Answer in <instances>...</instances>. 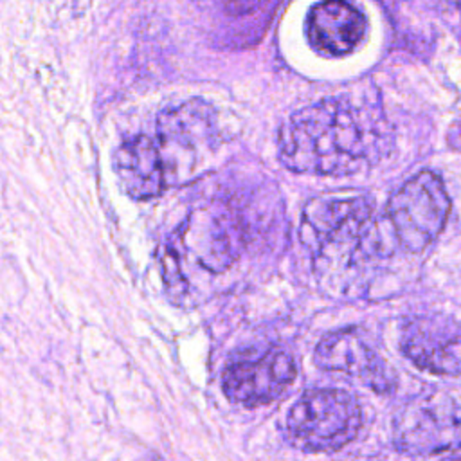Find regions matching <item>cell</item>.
Instances as JSON below:
<instances>
[{"label":"cell","mask_w":461,"mask_h":461,"mask_svg":"<svg viewBox=\"0 0 461 461\" xmlns=\"http://www.w3.org/2000/svg\"><path fill=\"white\" fill-rule=\"evenodd\" d=\"M384 144L375 113L346 95L294 112L279 130L281 162L310 175L364 171L378 160Z\"/></svg>","instance_id":"obj_1"},{"label":"cell","mask_w":461,"mask_h":461,"mask_svg":"<svg viewBox=\"0 0 461 461\" xmlns=\"http://www.w3.org/2000/svg\"><path fill=\"white\" fill-rule=\"evenodd\" d=\"M301 241L319 270L339 276L385 254L375 207L364 194L312 198L303 209Z\"/></svg>","instance_id":"obj_2"},{"label":"cell","mask_w":461,"mask_h":461,"mask_svg":"<svg viewBox=\"0 0 461 461\" xmlns=\"http://www.w3.org/2000/svg\"><path fill=\"white\" fill-rule=\"evenodd\" d=\"M362 409L344 389H310L299 396L286 416L292 443L308 452H333L358 434Z\"/></svg>","instance_id":"obj_3"},{"label":"cell","mask_w":461,"mask_h":461,"mask_svg":"<svg viewBox=\"0 0 461 461\" xmlns=\"http://www.w3.org/2000/svg\"><path fill=\"white\" fill-rule=\"evenodd\" d=\"M166 167L169 187L191 178L216 148V113L202 99L160 112L153 137Z\"/></svg>","instance_id":"obj_4"},{"label":"cell","mask_w":461,"mask_h":461,"mask_svg":"<svg viewBox=\"0 0 461 461\" xmlns=\"http://www.w3.org/2000/svg\"><path fill=\"white\" fill-rule=\"evenodd\" d=\"M450 198L443 180L432 171H420L403 182L387 202V220L398 245L418 254L443 230Z\"/></svg>","instance_id":"obj_5"},{"label":"cell","mask_w":461,"mask_h":461,"mask_svg":"<svg viewBox=\"0 0 461 461\" xmlns=\"http://www.w3.org/2000/svg\"><path fill=\"white\" fill-rule=\"evenodd\" d=\"M241 227L238 216L229 209L194 211L178 227L176 236L166 247V256L180 259H162L164 272L182 261L196 263L211 274L225 272L240 254Z\"/></svg>","instance_id":"obj_6"},{"label":"cell","mask_w":461,"mask_h":461,"mask_svg":"<svg viewBox=\"0 0 461 461\" xmlns=\"http://www.w3.org/2000/svg\"><path fill=\"white\" fill-rule=\"evenodd\" d=\"M393 441L412 456L461 448V403L445 393L411 398L394 416Z\"/></svg>","instance_id":"obj_7"},{"label":"cell","mask_w":461,"mask_h":461,"mask_svg":"<svg viewBox=\"0 0 461 461\" xmlns=\"http://www.w3.org/2000/svg\"><path fill=\"white\" fill-rule=\"evenodd\" d=\"M403 355L420 369L443 375H461V321L448 315H416L400 335Z\"/></svg>","instance_id":"obj_8"},{"label":"cell","mask_w":461,"mask_h":461,"mask_svg":"<svg viewBox=\"0 0 461 461\" xmlns=\"http://www.w3.org/2000/svg\"><path fill=\"white\" fill-rule=\"evenodd\" d=\"M313 360L321 369L353 376L376 393H391L396 385L391 366L355 330H339L324 335L315 348Z\"/></svg>","instance_id":"obj_9"},{"label":"cell","mask_w":461,"mask_h":461,"mask_svg":"<svg viewBox=\"0 0 461 461\" xmlns=\"http://www.w3.org/2000/svg\"><path fill=\"white\" fill-rule=\"evenodd\" d=\"M295 375L294 357L285 349L272 348L256 358L229 364L221 384L230 402L258 407L281 396Z\"/></svg>","instance_id":"obj_10"},{"label":"cell","mask_w":461,"mask_h":461,"mask_svg":"<svg viewBox=\"0 0 461 461\" xmlns=\"http://www.w3.org/2000/svg\"><path fill=\"white\" fill-rule=\"evenodd\" d=\"M113 167L122 189L137 200L155 198L169 187L164 162L151 135L140 133L119 144Z\"/></svg>","instance_id":"obj_11"},{"label":"cell","mask_w":461,"mask_h":461,"mask_svg":"<svg viewBox=\"0 0 461 461\" xmlns=\"http://www.w3.org/2000/svg\"><path fill=\"white\" fill-rule=\"evenodd\" d=\"M306 34L319 52L344 56L362 41L366 34V16L348 2H321L308 13Z\"/></svg>","instance_id":"obj_12"},{"label":"cell","mask_w":461,"mask_h":461,"mask_svg":"<svg viewBox=\"0 0 461 461\" xmlns=\"http://www.w3.org/2000/svg\"><path fill=\"white\" fill-rule=\"evenodd\" d=\"M439 461H461V454H452V456H447V457H443Z\"/></svg>","instance_id":"obj_13"}]
</instances>
